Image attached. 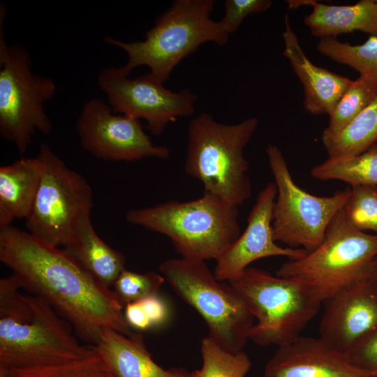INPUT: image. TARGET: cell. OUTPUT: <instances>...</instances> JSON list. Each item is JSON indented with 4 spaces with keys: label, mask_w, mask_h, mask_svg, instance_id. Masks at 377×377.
Segmentation results:
<instances>
[{
    "label": "cell",
    "mask_w": 377,
    "mask_h": 377,
    "mask_svg": "<svg viewBox=\"0 0 377 377\" xmlns=\"http://www.w3.org/2000/svg\"><path fill=\"white\" fill-rule=\"evenodd\" d=\"M0 260L22 287L46 301L73 327L78 339L96 346L101 332L133 333L124 305L64 250L11 225L0 228Z\"/></svg>",
    "instance_id": "cell-1"
},
{
    "label": "cell",
    "mask_w": 377,
    "mask_h": 377,
    "mask_svg": "<svg viewBox=\"0 0 377 377\" xmlns=\"http://www.w3.org/2000/svg\"><path fill=\"white\" fill-rule=\"evenodd\" d=\"M258 124L255 117L220 124L205 112L191 120L184 171L202 183L203 193L238 207L250 198L252 187L244 149Z\"/></svg>",
    "instance_id": "cell-2"
},
{
    "label": "cell",
    "mask_w": 377,
    "mask_h": 377,
    "mask_svg": "<svg viewBox=\"0 0 377 377\" xmlns=\"http://www.w3.org/2000/svg\"><path fill=\"white\" fill-rule=\"evenodd\" d=\"M126 221L167 236L182 258L216 260L241 234L238 207L205 194L179 202L131 209Z\"/></svg>",
    "instance_id": "cell-3"
},
{
    "label": "cell",
    "mask_w": 377,
    "mask_h": 377,
    "mask_svg": "<svg viewBox=\"0 0 377 377\" xmlns=\"http://www.w3.org/2000/svg\"><path fill=\"white\" fill-rule=\"evenodd\" d=\"M214 3L213 0L173 1L147 31L145 40L124 42L108 36L105 42L127 54L126 63L119 67L124 74L128 76L135 68L147 66L149 75L163 84L175 67L200 45L228 43L229 34L210 17Z\"/></svg>",
    "instance_id": "cell-4"
},
{
    "label": "cell",
    "mask_w": 377,
    "mask_h": 377,
    "mask_svg": "<svg viewBox=\"0 0 377 377\" xmlns=\"http://www.w3.org/2000/svg\"><path fill=\"white\" fill-rule=\"evenodd\" d=\"M376 256L377 235L355 228L343 207L331 221L320 244L281 265L276 275L297 281L323 302L367 280Z\"/></svg>",
    "instance_id": "cell-5"
},
{
    "label": "cell",
    "mask_w": 377,
    "mask_h": 377,
    "mask_svg": "<svg viewBox=\"0 0 377 377\" xmlns=\"http://www.w3.org/2000/svg\"><path fill=\"white\" fill-rule=\"evenodd\" d=\"M159 271L173 290L205 322L209 337L224 350H242L254 317L229 282L218 280L205 261L171 258Z\"/></svg>",
    "instance_id": "cell-6"
},
{
    "label": "cell",
    "mask_w": 377,
    "mask_h": 377,
    "mask_svg": "<svg viewBox=\"0 0 377 377\" xmlns=\"http://www.w3.org/2000/svg\"><path fill=\"white\" fill-rule=\"evenodd\" d=\"M257 323L249 339L259 346L288 343L318 313L321 302L297 281L247 267L229 281Z\"/></svg>",
    "instance_id": "cell-7"
},
{
    "label": "cell",
    "mask_w": 377,
    "mask_h": 377,
    "mask_svg": "<svg viewBox=\"0 0 377 377\" xmlns=\"http://www.w3.org/2000/svg\"><path fill=\"white\" fill-rule=\"evenodd\" d=\"M0 10V133L23 154L36 131L45 135L52 132L44 104L54 96L56 85L32 71L26 47L6 43L2 22L6 8Z\"/></svg>",
    "instance_id": "cell-8"
},
{
    "label": "cell",
    "mask_w": 377,
    "mask_h": 377,
    "mask_svg": "<svg viewBox=\"0 0 377 377\" xmlns=\"http://www.w3.org/2000/svg\"><path fill=\"white\" fill-rule=\"evenodd\" d=\"M265 151L276 186L272 212L274 239L290 248L311 252L320 244L331 221L344 207L350 188L327 197L310 194L293 181L277 146L269 145Z\"/></svg>",
    "instance_id": "cell-9"
},
{
    "label": "cell",
    "mask_w": 377,
    "mask_h": 377,
    "mask_svg": "<svg viewBox=\"0 0 377 377\" xmlns=\"http://www.w3.org/2000/svg\"><path fill=\"white\" fill-rule=\"evenodd\" d=\"M33 319L18 322L0 318V366L23 368L66 363L93 353L96 346L83 345L72 325L46 301L29 295Z\"/></svg>",
    "instance_id": "cell-10"
},
{
    "label": "cell",
    "mask_w": 377,
    "mask_h": 377,
    "mask_svg": "<svg viewBox=\"0 0 377 377\" xmlns=\"http://www.w3.org/2000/svg\"><path fill=\"white\" fill-rule=\"evenodd\" d=\"M38 156L43 163L38 188L26 219L28 232L53 246H65L75 227L91 214L92 190L87 180L71 170L50 146L42 143Z\"/></svg>",
    "instance_id": "cell-11"
},
{
    "label": "cell",
    "mask_w": 377,
    "mask_h": 377,
    "mask_svg": "<svg viewBox=\"0 0 377 377\" xmlns=\"http://www.w3.org/2000/svg\"><path fill=\"white\" fill-rule=\"evenodd\" d=\"M98 84L114 113L145 119L147 129L156 135L179 117L195 112L198 98L191 89L172 91L149 73L130 79L119 68H104Z\"/></svg>",
    "instance_id": "cell-12"
},
{
    "label": "cell",
    "mask_w": 377,
    "mask_h": 377,
    "mask_svg": "<svg viewBox=\"0 0 377 377\" xmlns=\"http://www.w3.org/2000/svg\"><path fill=\"white\" fill-rule=\"evenodd\" d=\"M75 128L83 149L105 161L131 162L170 156L166 147L152 143L139 119L117 114L98 98L84 103Z\"/></svg>",
    "instance_id": "cell-13"
},
{
    "label": "cell",
    "mask_w": 377,
    "mask_h": 377,
    "mask_svg": "<svg viewBox=\"0 0 377 377\" xmlns=\"http://www.w3.org/2000/svg\"><path fill=\"white\" fill-rule=\"evenodd\" d=\"M276 196V186L273 182L260 191L248 216L246 229L216 259L213 272L218 280L229 282L258 259L285 256L294 260L306 253L302 249L282 247L275 242L272 212Z\"/></svg>",
    "instance_id": "cell-14"
},
{
    "label": "cell",
    "mask_w": 377,
    "mask_h": 377,
    "mask_svg": "<svg viewBox=\"0 0 377 377\" xmlns=\"http://www.w3.org/2000/svg\"><path fill=\"white\" fill-rule=\"evenodd\" d=\"M324 302L319 338L341 353L377 325V293L367 280L337 293Z\"/></svg>",
    "instance_id": "cell-15"
},
{
    "label": "cell",
    "mask_w": 377,
    "mask_h": 377,
    "mask_svg": "<svg viewBox=\"0 0 377 377\" xmlns=\"http://www.w3.org/2000/svg\"><path fill=\"white\" fill-rule=\"evenodd\" d=\"M265 377H376L353 366L343 353L320 338L300 336L279 346L265 367Z\"/></svg>",
    "instance_id": "cell-16"
},
{
    "label": "cell",
    "mask_w": 377,
    "mask_h": 377,
    "mask_svg": "<svg viewBox=\"0 0 377 377\" xmlns=\"http://www.w3.org/2000/svg\"><path fill=\"white\" fill-rule=\"evenodd\" d=\"M284 22L283 55L303 86L304 109L314 115H330L352 80L313 64L302 50L288 14Z\"/></svg>",
    "instance_id": "cell-17"
},
{
    "label": "cell",
    "mask_w": 377,
    "mask_h": 377,
    "mask_svg": "<svg viewBox=\"0 0 377 377\" xmlns=\"http://www.w3.org/2000/svg\"><path fill=\"white\" fill-rule=\"evenodd\" d=\"M96 347L114 377H192L184 368L165 369L156 364L139 333L104 329Z\"/></svg>",
    "instance_id": "cell-18"
},
{
    "label": "cell",
    "mask_w": 377,
    "mask_h": 377,
    "mask_svg": "<svg viewBox=\"0 0 377 377\" xmlns=\"http://www.w3.org/2000/svg\"><path fill=\"white\" fill-rule=\"evenodd\" d=\"M287 2L289 9L301 6L312 7L304 22L314 37L336 38L355 31L377 37V0H361L347 6L327 5L314 0Z\"/></svg>",
    "instance_id": "cell-19"
},
{
    "label": "cell",
    "mask_w": 377,
    "mask_h": 377,
    "mask_svg": "<svg viewBox=\"0 0 377 377\" xmlns=\"http://www.w3.org/2000/svg\"><path fill=\"white\" fill-rule=\"evenodd\" d=\"M63 250L94 279L109 288L125 269V256L99 237L90 214L78 221L71 241Z\"/></svg>",
    "instance_id": "cell-20"
},
{
    "label": "cell",
    "mask_w": 377,
    "mask_h": 377,
    "mask_svg": "<svg viewBox=\"0 0 377 377\" xmlns=\"http://www.w3.org/2000/svg\"><path fill=\"white\" fill-rule=\"evenodd\" d=\"M43 172L37 155L0 167V228L15 219H26L32 207Z\"/></svg>",
    "instance_id": "cell-21"
},
{
    "label": "cell",
    "mask_w": 377,
    "mask_h": 377,
    "mask_svg": "<svg viewBox=\"0 0 377 377\" xmlns=\"http://www.w3.org/2000/svg\"><path fill=\"white\" fill-rule=\"evenodd\" d=\"M328 158L358 155L377 143V98L332 138H321Z\"/></svg>",
    "instance_id": "cell-22"
},
{
    "label": "cell",
    "mask_w": 377,
    "mask_h": 377,
    "mask_svg": "<svg viewBox=\"0 0 377 377\" xmlns=\"http://www.w3.org/2000/svg\"><path fill=\"white\" fill-rule=\"evenodd\" d=\"M311 176L320 180H339L350 186H377V143L350 157L328 158L314 166Z\"/></svg>",
    "instance_id": "cell-23"
},
{
    "label": "cell",
    "mask_w": 377,
    "mask_h": 377,
    "mask_svg": "<svg viewBox=\"0 0 377 377\" xmlns=\"http://www.w3.org/2000/svg\"><path fill=\"white\" fill-rule=\"evenodd\" d=\"M377 98V75H360L352 80L332 112L321 138H332Z\"/></svg>",
    "instance_id": "cell-24"
},
{
    "label": "cell",
    "mask_w": 377,
    "mask_h": 377,
    "mask_svg": "<svg viewBox=\"0 0 377 377\" xmlns=\"http://www.w3.org/2000/svg\"><path fill=\"white\" fill-rule=\"evenodd\" d=\"M3 368L6 377H114L97 348L85 357L66 363L32 367Z\"/></svg>",
    "instance_id": "cell-25"
},
{
    "label": "cell",
    "mask_w": 377,
    "mask_h": 377,
    "mask_svg": "<svg viewBox=\"0 0 377 377\" xmlns=\"http://www.w3.org/2000/svg\"><path fill=\"white\" fill-rule=\"evenodd\" d=\"M316 48L330 59L346 65L360 75H377V37L370 36L361 45H353L336 38H320Z\"/></svg>",
    "instance_id": "cell-26"
},
{
    "label": "cell",
    "mask_w": 377,
    "mask_h": 377,
    "mask_svg": "<svg viewBox=\"0 0 377 377\" xmlns=\"http://www.w3.org/2000/svg\"><path fill=\"white\" fill-rule=\"evenodd\" d=\"M200 353L202 367L191 372L192 377H244L251 367L244 352L227 351L209 337L202 339Z\"/></svg>",
    "instance_id": "cell-27"
},
{
    "label": "cell",
    "mask_w": 377,
    "mask_h": 377,
    "mask_svg": "<svg viewBox=\"0 0 377 377\" xmlns=\"http://www.w3.org/2000/svg\"><path fill=\"white\" fill-rule=\"evenodd\" d=\"M165 281L161 274L154 272L138 273L124 269L115 281L113 291L125 306L158 295Z\"/></svg>",
    "instance_id": "cell-28"
},
{
    "label": "cell",
    "mask_w": 377,
    "mask_h": 377,
    "mask_svg": "<svg viewBox=\"0 0 377 377\" xmlns=\"http://www.w3.org/2000/svg\"><path fill=\"white\" fill-rule=\"evenodd\" d=\"M345 212L357 229L377 233V186H350Z\"/></svg>",
    "instance_id": "cell-29"
},
{
    "label": "cell",
    "mask_w": 377,
    "mask_h": 377,
    "mask_svg": "<svg viewBox=\"0 0 377 377\" xmlns=\"http://www.w3.org/2000/svg\"><path fill=\"white\" fill-rule=\"evenodd\" d=\"M23 288L18 276L12 274L0 279V318L29 322L34 313L29 295L20 293Z\"/></svg>",
    "instance_id": "cell-30"
},
{
    "label": "cell",
    "mask_w": 377,
    "mask_h": 377,
    "mask_svg": "<svg viewBox=\"0 0 377 377\" xmlns=\"http://www.w3.org/2000/svg\"><path fill=\"white\" fill-rule=\"evenodd\" d=\"M272 3L270 0H226L224 16L219 22L230 35L237 31L246 17L267 10Z\"/></svg>",
    "instance_id": "cell-31"
},
{
    "label": "cell",
    "mask_w": 377,
    "mask_h": 377,
    "mask_svg": "<svg viewBox=\"0 0 377 377\" xmlns=\"http://www.w3.org/2000/svg\"><path fill=\"white\" fill-rule=\"evenodd\" d=\"M355 367L377 377V325L344 353Z\"/></svg>",
    "instance_id": "cell-32"
},
{
    "label": "cell",
    "mask_w": 377,
    "mask_h": 377,
    "mask_svg": "<svg viewBox=\"0 0 377 377\" xmlns=\"http://www.w3.org/2000/svg\"><path fill=\"white\" fill-rule=\"evenodd\" d=\"M151 325V327L160 326L168 318V309L165 302L158 295L146 297L140 301Z\"/></svg>",
    "instance_id": "cell-33"
},
{
    "label": "cell",
    "mask_w": 377,
    "mask_h": 377,
    "mask_svg": "<svg viewBox=\"0 0 377 377\" xmlns=\"http://www.w3.org/2000/svg\"><path fill=\"white\" fill-rule=\"evenodd\" d=\"M124 315L131 328L138 330H146L151 325L140 301L126 304L124 308Z\"/></svg>",
    "instance_id": "cell-34"
},
{
    "label": "cell",
    "mask_w": 377,
    "mask_h": 377,
    "mask_svg": "<svg viewBox=\"0 0 377 377\" xmlns=\"http://www.w3.org/2000/svg\"><path fill=\"white\" fill-rule=\"evenodd\" d=\"M367 280L377 293V256L374 262L371 273Z\"/></svg>",
    "instance_id": "cell-35"
}]
</instances>
